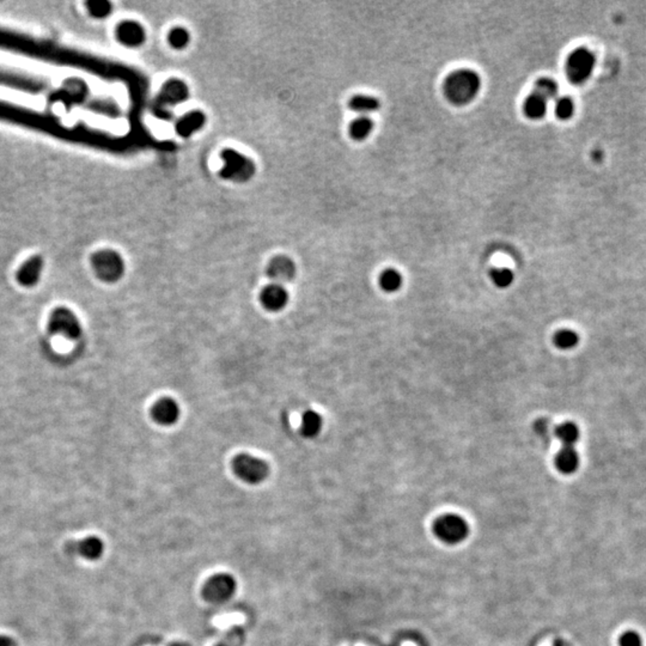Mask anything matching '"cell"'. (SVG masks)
<instances>
[{
	"label": "cell",
	"mask_w": 646,
	"mask_h": 646,
	"mask_svg": "<svg viewBox=\"0 0 646 646\" xmlns=\"http://www.w3.org/2000/svg\"><path fill=\"white\" fill-rule=\"evenodd\" d=\"M0 84L34 95H45L50 101L66 104L65 107H83L91 112L95 104V97L79 79H68L60 88H54L43 78L0 68Z\"/></svg>",
	"instance_id": "obj_1"
},
{
	"label": "cell",
	"mask_w": 646,
	"mask_h": 646,
	"mask_svg": "<svg viewBox=\"0 0 646 646\" xmlns=\"http://www.w3.org/2000/svg\"><path fill=\"white\" fill-rule=\"evenodd\" d=\"M0 47L22 54L30 55L37 59L66 65L71 68L84 70L95 68L94 63L86 55L81 54L77 50H68L50 42L34 40L14 32L0 30Z\"/></svg>",
	"instance_id": "obj_2"
},
{
	"label": "cell",
	"mask_w": 646,
	"mask_h": 646,
	"mask_svg": "<svg viewBox=\"0 0 646 646\" xmlns=\"http://www.w3.org/2000/svg\"><path fill=\"white\" fill-rule=\"evenodd\" d=\"M481 89L479 74L468 68L456 70L450 73L443 84L444 96L450 103L465 105L474 101Z\"/></svg>",
	"instance_id": "obj_3"
},
{
	"label": "cell",
	"mask_w": 646,
	"mask_h": 646,
	"mask_svg": "<svg viewBox=\"0 0 646 646\" xmlns=\"http://www.w3.org/2000/svg\"><path fill=\"white\" fill-rule=\"evenodd\" d=\"M0 119L32 127L35 130L47 132L55 137H59L63 130V122L50 114L37 113L30 109L14 107V104L3 102H0Z\"/></svg>",
	"instance_id": "obj_4"
},
{
	"label": "cell",
	"mask_w": 646,
	"mask_h": 646,
	"mask_svg": "<svg viewBox=\"0 0 646 646\" xmlns=\"http://www.w3.org/2000/svg\"><path fill=\"white\" fill-rule=\"evenodd\" d=\"M190 86L180 78H170L163 83L159 94L152 102V114L156 118L168 121L174 115V109L190 99Z\"/></svg>",
	"instance_id": "obj_5"
},
{
	"label": "cell",
	"mask_w": 646,
	"mask_h": 646,
	"mask_svg": "<svg viewBox=\"0 0 646 646\" xmlns=\"http://www.w3.org/2000/svg\"><path fill=\"white\" fill-rule=\"evenodd\" d=\"M221 159L223 167L219 170V176L226 181L234 183H247L256 174V164L247 154L235 149L222 150Z\"/></svg>",
	"instance_id": "obj_6"
},
{
	"label": "cell",
	"mask_w": 646,
	"mask_h": 646,
	"mask_svg": "<svg viewBox=\"0 0 646 646\" xmlns=\"http://www.w3.org/2000/svg\"><path fill=\"white\" fill-rule=\"evenodd\" d=\"M470 525L462 516L445 514L434 521V533L442 543L455 546L462 543L470 535Z\"/></svg>",
	"instance_id": "obj_7"
},
{
	"label": "cell",
	"mask_w": 646,
	"mask_h": 646,
	"mask_svg": "<svg viewBox=\"0 0 646 646\" xmlns=\"http://www.w3.org/2000/svg\"><path fill=\"white\" fill-rule=\"evenodd\" d=\"M596 65V57L587 47L574 50L566 61V76L574 85H582L590 78Z\"/></svg>",
	"instance_id": "obj_8"
},
{
	"label": "cell",
	"mask_w": 646,
	"mask_h": 646,
	"mask_svg": "<svg viewBox=\"0 0 646 646\" xmlns=\"http://www.w3.org/2000/svg\"><path fill=\"white\" fill-rule=\"evenodd\" d=\"M91 263L97 276L104 283H117L125 273L123 259L118 252L112 249H105L94 254Z\"/></svg>",
	"instance_id": "obj_9"
},
{
	"label": "cell",
	"mask_w": 646,
	"mask_h": 646,
	"mask_svg": "<svg viewBox=\"0 0 646 646\" xmlns=\"http://www.w3.org/2000/svg\"><path fill=\"white\" fill-rule=\"evenodd\" d=\"M232 470L239 479L249 485L261 484L270 474L266 462L249 454L237 455L232 461Z\"/></svg>",
	"instance_id": "obj_10"
},
{
	"label": "cell",
	"mask_w": 646,
	"mask_h": 646,
	"mask_svg": "<svg viewBox=\"0 0 646 646\" xmlns=\"http://www.w3.org/2000/svg\"><path fill=\"white\" fill-rule=\"evenodd\" d=\"M236 589L237 582L231 574H217L208 579L201 590V595L205 601L221 605L235 595Z\"/></svg>",
	"instance_id": "obj_11"
},
{
	"label": "cell",
	"mask_w": 646,
	"mask_h": 646,
	"mask_svg": "<svg viewBox=\"0 0 646 646\" xmlns=\"http://www.w3.org/2000/svg\"><path fill=\"white\" fill-rule=\"evenodd\" d=\"M52 334L63 335L68 340H77L81 335V323L77 315L68 307H57L48 321Z\"/></svg>",
	"instance_id": "obj_12"
},
{
	"label": "cell",
	"mask_w": 646,
	"mask_h": 646,
	"mask_svg": "<svg viewBox=\"0 0 646 646\" xmlns=\"http://www.w3.org/2000/svg\"><path fill=\"white\" fill-rule=\"evenodd\" d=\"M206 122H208V117L205 112L200 109H194V110L185 112L180 118H177L174 127H175L177 136L182 139H190L194 136L195 133L203 130V127L206 126Z\"/></svg>",
	"instance_id": "obj_13"
},
{
	"label": "cell",
	"mask_w": 646,
	"mask_h": 646,
	"mask_svg": "<svg viewBox=\"0 0 646 646\" xmlns=\"http://www.w3.org/2000/svg\"><path fill=\"white\" fill-rule=\"evenodd\" d=\"M296 263L286 255H278L267 265V276L274 284L283 285L294 279L296 276Z\"/></svg>",
	"instance_id": "obj_14"
},
{
	"label": "cell",
	"mask_w": 646,
	"mask_h": 646,
	"mask_svg": "<svg viewBox=\"0 0 646 646\" xmlns=\"http://www.w3.org/2000/svg\"><path fill=\"white\" fill-rule=\"evenodd\" d=\"M146 37L148 35L143 24L133 19L123 21L117 28V39L128 48H139L146 42Z\"/></svg>",
	"instance_id": "obj_15"
},
{
	"label": "cell",
	"mask_w": 646,
	"mask_h": 646,
	"mask_svg": "<svg viewBox=\"0 0 646 646\" xmlns=\"http://www.w3.org/2000/svg\"><path fill=\"white\" fill-rule=\"evenodd\" d=\"M289 292L285 289L284 285L274 283L265 286L260 294V301L263 307L273 312L283 310L289 303Z\"/></svg>",
	"instance_id": "obj_16"
},
{
	"label": "cell",
	"mask_w": 646,
	"mask_h": 646,
	"mask_svg": "<svg viewBox=\"0 0 646 646\" xmlns=\"http://www.w3.org/2000/svg\"><path fill=\"white\" fill-rule=\"evenodd\" d=\"M68 549L71 554H77L86 561H95L103 556L104 543L97 536H89L79 541L68 543Z\"/></svg>",
	"instance_id": "obj_17"
},
{
	"label": "cell",
	"mask_w": 646,
	"mask_h": 646,
	"mask_svg": "<svg viewBox=\"0 0 646 646\" xmlns=\"http://www.w3.org/2000/svg\"><path fill=\"white\" fill-rule=\"evenodd\" d=\"M181 416V410L174 398H164L159 400L152 407V418L162 426L176 424Z\"/></svg>",
	"instance_id": "obj_18"
},
{
	"label": "cell",
	"mask_w": 646,
	"mask_h": 646,
	"mask_svg": "<svg viewBox=\"0 0 646 646\" xmlns=\"http://www.w3.org/2000/svg\"><path fill=\"white\" fill-rule=\"evenodd\" d=\"M42 271H43V260L41 256H34V258L29 259L27 263L21 267V270L17 273V281L19 284L26 287H32L40 281Z\"/></svg>",
	"instance_id": "obj_19"
},
{
	"label": "cell",
	"mask_w": 646,
	"mask_h": 646,
	"mask_svg": "<svg viewBox=\"0 0 646 646\" xmlns=\"http://www.w3.org/2000/svg\"><path fill=\"white\" fill-rule=\"evenodd\" d=\"M556 465L563 474H574L579 467V455L574 447H563L556 454Z\"/></svg>",
	"instance_id": "obj_20"
},
{
	"label": "cell",
	"mask_w": 646,
	"mask_h": 646,
	"mask_svg": "<svg viewBox=\"0 0 646 646\" xmlns=\"http://www.w3.org/2000/svg\"><path fill=\"white\" fill-rule=\"evenodd\" d=\"M380 107V101L370 95L359 94L353 96L352 99L348 101V108L354 113L359 114L361 117H367L369 114L375 113Z\"/></svg>",
	"instance_id": "obj_21"
},
{
	"label": "cell",
	"mask_w": 646,
	"mask_h": 646,
	"mask_svg": "<svg viewBox=\"0 0 646 646\" xmlns=\"http://www.w3.org/2000/svg\"><path fill=\"white\" fill-rule=\"evenodd\" d=\"M547 105H548V101L545 100L538 94L532 92L525 99V104H523L525 117L530 120H541L546 115Z\"/></svg>",
	"instance_id": "obj_22"
},
{
	"label": "cell",
	"mask_w": 646,
	"mask_h": 646,
	"mask_svg": "<svg viewBox=\"0 0 646 646\" xmlns=\"http://www.w3.org/2000/svg\"><path fill=\"white\" fill-rule=\"evenodd\" d=\"M375 123L369 117H358L348 127V134L353 141H364L370 137Z\"/></svg>",
	"instance_id": "obj_23"
},
{
	"label": "cell",
	"mask_w": 646,
	"mask_h": 646,
	"mask_svg": "<svg viewBox=\"0 0 646 646\" xmlns=\"http://www.w3.org/2000/svg\"><path fill=\"white\" fill-rule=\"evenodd\" d=\"M322 425V416L317 412L307 411L302 418L301 434H303L305 438H314L321 432Z\"/></svg>",
	"instance_id": "obj_24"
},
{
	"label": "cell",
	"mask_w": 646,
	"mask_h": 646,
	"mask_svg": "<svg viewBox=\"0 0 646 646\" xmlns=\"http://www.w3.org/2000/svg\"><path fill=\"white\" fill-rule=\"evenodd\" d=\"M190 32L187 28L183 26H175L172 27L167 35L168 45L174 50H183L190 46Z\"/></svg>",
	"instance_id": "obj_25"
},
{
	"label": "cell",
	"mask_w": 646,
	"mask_h": 646,
	"mask_svg": "<svg viewBox=\"0 0 646 646\" xmlns=\"http://www.w3.org/2000/svg\"><path fill=\"white\" fill-rule=\"evenodd\" d=\"M556 434L564 447H574L579 439L578 426L574 423H564L556 427Z\"/></svg>",
	"instance_id": "obj_26"
},
{
	"label": "cell",
	"mask_w": 646,
	"mask_h": 646,
	"mask_svg": "<svg viewBox=\"0 0 646 646\" xmlns=\"http://www.w3.org/2000/svg\"><path fill=\"white\" fill-rule=\"evenodd\" d=\"M533 92L541 96L545 100H553V99H556V96H558L559 86H558V83H556V81H553L552 78H540V79L535 81Z\"/></svg>",
	"instance_id": "obj_27"
},
{
	"label": "cell",
	"mask_w": 646,
	"mask_h": 646,
	"mask_svg": "<svg viewBox=\"0 0 646 646\" xmlns=\"http://www.w3.org/2000/svg\"><path fill=\"white\" fill-rule=\"evenodd\" d=\"M380 285L385 292H395L403 285V276L396 270L389 268L381 274Z\"/></svg>",
	"instance_id": "obj_28"
},
{
	"label": "cell",
	"mask_w": 646,
	"mask_h": 646,
	"mask_svg": "<svg viewBox=\"0 0 646 646\" xmlns=\"http://www.w3.org/2000/svg\"><path fill=\"white\" fill-rule=\"evenodd\" d=\"M579 343V336L576 332L571 330H559L554 336V343L561 350H571L574 348Z\"/></svg>",
	"instance_id": "obj_29"
},
{
	"label": "cell",
	"mask_w": 646,
	"mask_h": 646,
	"mask_svg": "<svg viewBox=\"0 0 646 646\" xmlns=\"http://www.w3.org/2000/svg\"><path fill=\"white\" fill-rule=\"evenodd\" d=\"M245 643V631L241 626L231 627L225 636L216 646H243Z\"/></svg>",
	"instance_id": "obj_30"
},
{
	"label": "cell",
	"mask_w": 646,
	"mask_h": 646,
	"mask_svg": "<svg viewBox=\"0 0 646 646\" xmlns=\"http://www.w3.org/2000/svg\"><path fill=\"white\" fill-rule=\"evenodd\" d=\"M491 278H492L493 283L497 285L498 287H502V289H505V287H509L512 283H514V273L509 268L506 267H501V268H494L492 272H491Z\"/></svg>",
	"instance_id": "obj_31"
},
{
	"label": "cell",
	"mask_w": 646,
	"mask_h": 646,
	"mask_svg": "<svg viewBox=\"0 0 646 646\" xmlns=\"http://www.w3.org/2000/svg\"><path fill=\"white\" fill-rule=\"evenodd\" d=\"M574 101L569 97H561L556 100V118L561 119L563 121L569 120L574 117Z\"/></svg>",
	"instance_id": "obj_32"
},
{
	"label": "cell",
	"mask_w": 646,
	"mask_h": 646,
	"mask_svg": "<svg viewBox=\"0 0 646 646\" xmlns=\"http://www.w3.org/2000/svg\"><path fill=\"white\" fill-rule=\"evenodd\" d=\"M88 6L92 16L97 19L107 17L112 12V4L108 1H91Z\"/></svg>",
	"instance_id": "obj_33"
},
{
	"label": "cell",
	"mask_w": 646,
	"mask_h": 646,
	"mask_svg": "<svg viewBox=\"0 0 646 646\" xmlns=\"http://www.w3.org/2000/svg\"><path fill=\"white\" fill-rule=\"evenodd\" d=\"M620 646H644L643 639L637 632L634 631H626L623 633L619 638Z\"/></svg>",
	"instance_id": "obj_34"
},
{
	"label": "cell",
	"mask_w": 646,
	"mask_h": 646,
	"mask_svg": "<svg viewBox=\"0 0 646 646\" xmlns=\"http://www.w3.org/2000/svg\"><path fill=\"white\" fill-rule=\"evenodd\" d=\"M0 646H16V643L9 636H0Z\"/></svg>",
	"instance_id": "obj_35"
},
{
	"label": "cell",
	"mask_w": 646,
	"mask_h": 646,
	"mask_svg": "<svg viewBox=\"0 0 646 646\" xmlns=\"http://www.w3.org/2000/svg\"><path fill=\"white\" fill-rule=\"evenodd\" d=\"M170 646H190V644H187V643L177 642V643H174V644H172V645H170Z\"/></svg>",
	"instance_id": "obj_36"
}]
</instances>
